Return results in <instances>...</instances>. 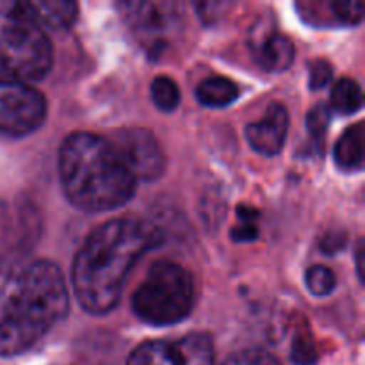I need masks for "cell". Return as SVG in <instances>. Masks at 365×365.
<instances>
[{"instance_id": "obj_16", "label": "cell", "mask_w": 365, "mask_h": 365, "mask_svg": "<svg viewBox=\"0 0 365 365\" xmlns=\"http://www.w3.org/2000/svg\"><path fill=\"white\" fill-rule=\"evenodd\" d=\"M150 95H152L157 109H160L163 113H173L180 106V89H178L177 82L166 75H159L153 78L150 84Z\"/></svg>"}, {"instance_id": "obj_14", "label": "cell", "mask_w": 365, "mask_h": 365, "mask_svg": "<svg viewBox=\"0 0 365 365\" xmlns=\"http://www.w3.org/2000/svg\"><path fill=\"white\" fill-rule=\"evenodd\" d=\"M239 96V86L232 78L212 75L202 81L196 88V98L202 106L221 109L234 103Z\"/></svg>"}, {"instance_id": "obj_2", "label": "cell", "mask_w": 365, "mask_h": 365, "mask_svg": "<svg viewBox=\"0 0 365 365\" xmlns=\"http://www.w3.org/2000/svg\"><path fill=\"white\" fill-rule=\"evenodd\" d=\"M163 241L159 228L134 217H116L91 232L71 269L75 296L84 310L95 316L109 314L135 262Z\"/></svg>"}, {"instance_id": "obj_8", "label": "cell", "mask_w": 365, "mask_h": 365, "mask_svg": "<svg viewBox=\"0 0 365 365\" xmlns=\"http://www.w3.org/2000/svg\"><path fill=\"white\" fill-rule=\"evenodd\" d=\"M127 365H214V346L205 334L150 341L132 351Z\"/></svg>"}, {"instance_id": "obj_17", "label": "cell", "mask_w": 365, "mask_h": 365, "mask_svg": "<svg viewBox=\"0 0 365 365\" xmlns=\"http://www.w3.org/2000/svg\"><path fill=\"white\" fill-rule=\"evenodd\" d=\"M305 284L307 289L312 292L317 298H324V296L331 294L335 291V285H337V280H335L334 271L328 269L327 266H312L307 269L305 273Z\"/></svg>"}, {"instance_id": "obj_12", "label": "cell", "mask_w": 365, "mask_h": 365, "mask_svg": "<svg viewBox=\"0 0 365 365\" xmlns=\"http://www.w3.org/2000/svg\"><path fill=\"white\" fill-rule=\"evenodd\" d=\"M25 6L41 29H68L78 14V6L70 0H32Z\"/></svg>"}, {"instance_id": "obj_23", "label": "cell", "mask_w": 365, "mask_h": 365, "mask_svg": "<svg viewBox=\"0 0 365 365\" xmlns=\"http://www.w3.org/2000/svg\"><path fill=\"white\" fill-rule=\"evenodd\" d=\"M292 360L298 365H314L317 360L316 346L309 337H298L292 344Z\"/></svg>"}, {"instance_id": "obj_11", "label": "cell", "mask_w": 365, "mask_h": 365, "mask_svg": "<svg viewBox=\"0 0 365 365\" xmlns=\"http://www.w3.org/2000/svg\"><path fill=\"white\" fill-rule=\"evenodd\" d=\"M289 132V113L284 103L273 102L266 109L264 116L246 128L250 146L257 153L266 157L278 155L282 152Z\"/></svg>"}, {"instance_id": "obj_18", "label": "cell", "mask_w": 365, "mask_h": 365, "mask_svg": "<svg viewBox=\"0 0 365 365\" xmlns=\"http://www.w3.org/2000/svg\"><path fill=\"white\" fill-rule=\"evenodd\" d=\"M330 4L335 25H356L364 18V4L359 0H334Z\"/></svg>"}, {"instance_id": "obj_21", "label": "cell", "mask_w": 365, "mask_h": 365, "mask_svg": "<svg viewBox=\"0 0 365 365\" xmlns=\"http://www.w3.org/2000/svg\"><path fill=\"white\" fill-rule=\"evenodd\" d=\"M225 365H282L274 356L262 349H245L228 356Z\"/></svg>"}, {"instance_id": "obj_3", "label": "cell", "mask_w": 365, "mask_h": 365, "mask_svg": "<svg viewBox=\"0 0 365 365\" xmlns=\"http://www.w3.org/2000/svg\"><path fill=\"white\" fill-rule=\"evenodd\" d=\"M59 177L64 195L86 212H107L130 202L135 178L113 143L91 132H73L59 150Z\"/></svg>"}, {"instance_id": "obj_10", "label": "cell", "mask_w": 365, "mask_h": 365, "mask_svg": "<svg viewBox=\"0 0 365 365\" xmlns=\"http://www.w3.org/2000/svg\"><path fill=\"white\" fill-rule=\"evenodd\" d=\"M250 52L262 70L277 73L287 70L294 61V43L274 27L269 18H260L250 32Z\"/></svg>"}, {"instance_id": "obj_19", "label": "cell", "mask_w": 365, "mask_h": 365, "mask_svg": "<svg viewBox=\"0 0 365 365\" xmlns=\"http://www.w3.org/2000/svg\"><path fill=\"white\" fill-rule=\"evenodd\" d=\"M239 214V225L232 230V239L237 242H250L253 239H257L259 235V228H257L255 220L259 217V212L252 207L241 205L237 209Z\"/></svg>"}, {"instance_id": "obj_24", "label": "cell", "mask_w": 365, "mask_h": 365, "mask_svg": "<svg viewBox=\"0 0 365 365\" xmlns=\"http://www.w3.org/2000/svg\"><path fill=\"white\" fill-rule=\"evenodd\" d=\"M344 246V237H341V234H334L331 239H324V242L321 245V248L328 253H335L337 250H341Z\"/></svg>"}, {"instance_id": "obj_4", "label": "cell", "mask_w": 365, "mask_h": 365, "mask_svg": "<svg viewBox=\"0 0 365 365\" xmlns=\"http://www.w3.org/2000/svg\"><path fill=\"white\" fill-rule=\"evenodd\" d=\"M52 45L25 2L0 0V78L39 81L52 68Z\"/></svg>"}, {"instance_id": "obj_7", "label": "cell", "mask_w": 365, "mask_h": 365, "mask_svg": "<svg viewBox=\"0 0 365 365\" xmlns=\"http://www.w3.org/2000/svg\"><path fill=\"white\" fill-rule=\"evenodd\" d=\"M46 100L27 82L0 78V135L24 138L43 125Z\"/></svg>"}, {"instance_id": "obj_9", "label": "cell", "mask_w": 365, "mask_h": 365, "mask_svg": "<svg viewBox=\"0 0 365 365\" xmlns=\"http://www.w3.org/2000/svg\"><path fill=\"white\" fill-rule=\"evenodd\" d=\"M110 143L135 182L155 180L164 173L166 157L155 135L146 128H120Z\"/></svg>"}, {"instance_id": "obj_5", "label": "cell", "mask_w": 365, "mask_h": 365, "mask_svg": "<svg viewBox=\"0 0 365 365\" xmlns=\"http://www.w3.org/2000/svg\"><path fill=\"white\" fill-rule=\"evenodd\" d=\"M195 307L191 273L171 260H157L132 296L135 316L152 327H170L184 321Z\"/></svg>"}, {"instance_id": "obj_1", "label": "cell", "mask_w": 365, "mask_h": 365, "mask_svg": "<svg viewBox=\"0 0 365 365\" xmlns=\"http://www.w3.org/2000/svg\"><path fill=\"white\" fill-rule=\"evenodd\" d=\"M66 312V284L56 264L0 262V356H14L34 348Z\"/></svg>"}, {"instance_id": "obj_13", "label": "cell", "mask_w": 365, "mask_h": 365, "mask_svg": "<svg viewBox=\"0 0 365 365\" xmlns=\"http://www.w3.org/2000/svg\"><path fill=\"white\" fill-rule=\"evenodd\" d=\"M364 123H355L342 132L335 146V164L342 171H360L364 168Z\"/></svg>"}, {"instance_id": "obj_25", "label": "cell", "mask_w": 365, "mask_h": 365, "mask_svg": "<svg viewBox=\"0 0 365 365\" xmlns=\"http://www.w3.org/2000/svg\"><path fill=\"white\" fill-rule=\"evenodd\" d=\"M362 260H364V242H359V248H356V269H359V277L360 280H364V266H362Z\"/></svg>"}, {"instance_id": "obj_22", "label": "cell", "mask_w": 365, "mask_h": 365, "mask_svg": "<svg viewBox=\"0 0 365 365\" xmlns=\"http://www.w3.org/2000/svg\"><path fill=\"white\" fill-rule=\"evenodd\" d=\"M309 84L312 89H323L334 77V68L327 59H316L309 64Z\"/></svg>"}, {"instance_id": "obj_6", "label": "cell", "mask_w": 365, "mask_h": 365, "mask_svg": "<svg viewBox=\"0 0 365 365\" xmlns=\"http://www.w3.org/2000/svg\"><path fill=\"white\" fill-rule=\"evenodd\" d=\"M120 11L128 31L150 56L166 52L184 29V7L178 2H121Z\"/></svg>"}, {"instance_id": "obj_20", "label": "cell", "mask_w": 365, "mask_h": 365, "mask_svg": "<svg viewBox=\"0 0 365 365\" xmlns=\"http://www.w3.org/2000/svg\"><path fill=\"white\" fill-rule=\"evenodd\" d=\"M331 113L327 106H317L307 116V128H309L310 139H312V145L319 146L321 152V141L324 139V134L328 130V125H330Z\"/></svg>"}, {"instance_id": "obj_15", "label": "cell", "mask_w": 365, "mask_h": 365, "mask_svg": "<svg viewBox=\"0 0 365 365\" xmlns=\"http://www.w3.org/2000/svg\"><path fill=\"white\" fill-rule=\"evenodd\" d=\"M331 109L337 110L339 114H353L362 109L364 95L359 82L353 78H339L331 88L330 95Z\"/></svg>"}]
</instances>
